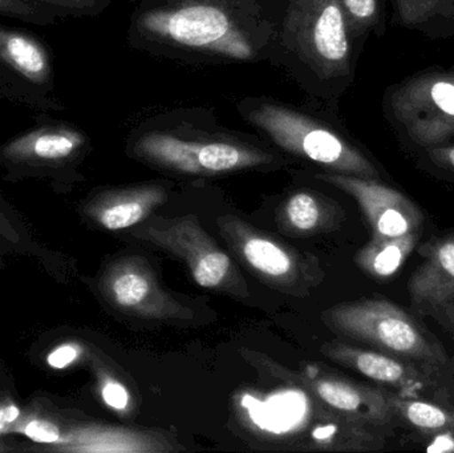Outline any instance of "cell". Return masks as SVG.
Wrapping results in <instances>:
<instances>
[{"instance_id":"obj_1","label":"cell","mask_w":454,"mask_h":453,"mask_svg":"<svg viewBox=\"0 0 454 453\" xmlns=\"http://www.w3.org/2000/svg\"><path fill=\"white\" fill-rule=\"evenodd\" d=\"M280 0H138L127 42L185 66L269 63Z\"/></svg>"},{"instance_id":"obj_2","label":"cell","mask_w":454,"mask_h":453,"mask_svg":"<svg viewBox=\"0 0 454 453\" xmlns=\"http://www.w3.org/2000/svg\"><path fill=\"white\" fill-rule=\"evenodd\" d=\"M128 156L173 175L217 177L282 168L286 156L259 135L223 127L215 111L183 106L141 120L127 137Z\"/></svg>"},{"instance_id":"obj_3","label":"cell","mask_w":454,"mask_h":453,"mask_svg":"<svg viewBox=\"0 0 454 453\" xmlns=\"http://www.w3.org/2000/svg\"><path fill=\"white\" fill-rule=\"evenodd\" d=\"M362 52L347 28L340 0H280L269 63L285 69L307 100L339 111Z\"/></svg>"},{"instance_id":"obj_4","label":"cell","mask_w":454,"mask_h":453,"mask_svg":"<svg viewBox=\"0 0 454 453\" xmlns=\"http://www.w3.org/2000/svg\"><path fill=\"white\" fill-rule=\"evenodd\" d=\"M237 112L285 156L323 172L383 180L380 165L331 106L312 100L294 104L272 96H246L238 101Z\"/></svg>"},{"instance_id":"obj_5","label":"cell","mask_w":454,"mask_h":453,"mask_svg":"<svg viewBox=\"0 0 454 453\" xmlns=\"http://www.w3.org/2000/svg\"><path fill=\"white\" fill-rule=\"evenodd\" d=\"M381 109L403 145L413 152L452 143L454 66L421 69L387 88Z\"/></svg>"},{"instance_id":"obj_6","label":"cell","mask_w":454,"mask_h":453,"mask_svg":"<svg viewBox=\"0 0 454 453\" xmlns=\"http://www.w3.org/2000/svg\"><path fill=\"white\" fill-rule=\"evenodd\" d=\"M336 334L375 346L391 355L442 364L447 355L413 316L386 300L340 303L323 314Z\"/></svg>"},{"instance_id":"obj_7","label":"cell","mask_w":454,"mask_h":453,"mask_svg":"<svg viewBox=\"0 0 454 453\" xmlns=\"http://www.w3.org/2000/svg\"><path fill=\"white\" fill-rule=\"evenodd\" d=\"M92 148L84 129L67 120L40 113L34 125L0 145V167L7 178H50L64 184Z\"/></svg>"},{"instance_id":"obj_8","label":"cell","mask_w":454,"mask_h":453,"mask_svg":"<svg viewBox=\"0 0 454 453\" xmlns=\"http://www.w3.org/2000/svg\"><path fill=\"white\" fill-rule=\"evenodd\" d=\"M0 96L39 113L63 112L53 53L35 32L0 23Z\"/></svg>"},{"instance_id":"obj_9","label":"cell","mask_w":454,"mask_h":453,"mask_svg":"<svg viewBox=\"0 0 454 453\" xmlns=\"http://www.w3.org/2000/svg\"><path fill=\"white\" fill-rule=\"evenodd\" d=\"M130 234L184 261L200 286L235 297L248 294L247 285L231 258L204 230L194 215L145 223Z\"/></svg>"},{"instance_id":"obj_10","label":"cell","mask_w":454,"mask_h":453,"mask_svg":"<svg viewBox=\"0 0 454 453\" xmlns=\"http://www.w3.org/2000/svg\"><path fill=\"white\" fill-rule=\"evenodd\" d=\"M218 226L238 260L269 286L301 295L319 282L322 271L311 255L290 249L234 215L218 218Z\"/></svg>"},{"instance_id":"obj_11","label":"cell","mask_w":454,"mask_h":453,"mask_svg":"<svg viewBox=\"0 0 454 453\" xmlns=\"http://www.w3.org/2000/svg\"><path fill=\"white\" fill-rule=\"evenodd\" d=\"M101 292L109 303L128 316L144 319H188L193 316L160 287L154 271L145 260L127 257L106 269Z\"/></svg>"},{"instance_id":"obj_12","label":"cell","mask_w":454,"mask_h":453,"mask_svg":"<svg viewBox=\"0 0 454 453\" xmlns=\"http://www.w3.org/2000/svg\"><path fill=\"white\" fill-rule=\"evenodd\" d=\"M314 180L349 194L359 204L370 223L372 237H400L420 230L424 215L402 191L383 180L339 173L317 172Z\"/></svg>"},{"instance_id":"obj_13","label":"cell","mask_w":454,"mask_h":453,"mask_svg":"<svg viewBox=\"0 0 454 453\" xmlns=\"http://www.w3.org/2000/svg\"><path fill=\"white\" fill-rule=\"evenodd\" d=\"M304 383L328 409L354 422L370 427H381L391 425L396 419L387 391L331 375H320L314 367L307 370Z\"/></svg>"},{"instance_id":"obj_14","label":"cell","mask_w":454,"mask_h":453,"mask_svg":"<svg viewBox=\"0 0 454 453\" xmlns=\"http://www.w3.org/2000/svg\"><path fill=\"white\" fill-rule=\"evenodd\" d=\"M424 260L408 281L413 308L444 313L454 303V231L421 249Z\"/></svg>"},{"instance_id":"obj_15","label":"cell","mask_w":454,"mask_h":453,"mask_svg":"<svg viewBox=\"0 0 454 453\" xmlns=\"http://www.w3.org/2000/svg\"><path fill=\"white\" fill-rule=\"evenodd\" d=\"M168 197V188L162 184L111 189L90 199L85 213L106 230H125L144 223Z\"/></svg>"},{"instance_id":"obj_16","label":"cell","mask_w":454,"mask_h":453,"mask_svg":"<svg viewBox=\"0 0 454 453\" xmlns=\"http://www.w3.org/2000/svg\"><path fill=\"white\" fill-rule=\"evenodd\" d=\"M322 351L336 363L348 367L368 379L400 388L405 393H412L424 386L421 372L399 356L363 350L343 343H328L323 346Z\"/></svg>"},{"instance_id":"obj_17","label":"cell","mask_w":454,"mask_h":453,"mask_svg":"<svg viewBox=\"0 0 454 453\" xmlns=\"http://www.w3.org/2000/svg\"><path fill=\"white\" fill-rule=\"evenodd\" d=\"M167 441L128 428L79 426L64 433L56 451L88 453H153L172 451Z\"/></svg>"},{"instance_id":"obj_18","label":"cell","mask_w":454,"mask_h":453,"mask_svg":"<svg viewBox=\"0 0 454 453\" xmlns=\"http://www.w3.org/2000/svg\"><path fill=\"white\" fill-rule=\"evenodd\" d=\"M395 26L432 40L454 36V0H389Z\"/></svg>"},{"instance_id":"obj_19","label":"cell","mask_w":454,"mask_h":453,"mask_svg":"<svg viewBox=\"0 0 454 453\" xmlns=\"http://www.w3.org/2000/svg\"><path fill=\"white\" fill-rule=\"evenodd\" d=\"M419 239V231L400 237H372L371 241L357 252L355 262L367 276L379 281H386L392 278L404 266L405 261L415 250Z\"/></svg>"},{"instance_id":"obj_20","label":"cell","mask_w":454,"mask_h":453,"mask_svg":"<svg viewBox=\"0 0 454 453\" xmlns=\"http://www.w3.org/2000/svg\"><path fill=\"white\" fill-rule=\"evenodd\" d=\"M325 197L314 191H299L291 194L280 210V223L290 233L312 234L333 223V210Z\"/></svg>"},{"instance_id":"obj_21","label":"cell","mask_w":454,"mask_h":453,"mask_svg":"<svg viewBox=\"0 0 454 453\" xmlns=\"http://www.w3.org/2000/svg\"><path fill=\"white\" fill-rule=\"evenodd\" d=\"M392 411L397 419L426 436L448 433L454 436V411L431 402L407 399L388 393Z\"/></svg>"},{"instance_id":"obj_22","label":"cell","mask_w":454,"mask_h":453,"mask_svg":"<svg viewBox=\"0 0 454 453\" xmlns=\"http://www.w3.org/2000/svg\"><path fill=\"white\" fill-rule=\"evenodd\" d=\"M347 28L354 42L364 50L371 35L387 31V0H340Z\"/></svg>"},{"instance_id":"obj_23","label":"cell","mask_w":454,"mask_h":453,"mask_svg":"<svg viewBox=\"0 0 454 453\" xmlns=\"http://www.w3.org/2000/svg\"><path fill=\"white\" fill-rule=\"evenodd\" d=\"M0 16L43 27L53 26L60 20L55 11L36 0H0Z\"/></svg>"},{"instance_id":"obj_24","label":"cell","mask_w":454,"mask_h":453,"mask_svg":"<svg viewBox=\"0 0 454 453\" xmlns=\"http://www.w3.org/2000/svg\"><path fill=\"white\" fill-rule=\"evenodd\" d=\"M12 431L21 433L29 441L55 449L63 441L64 433L52 420L45 418L29 417L18 420Z\"/></svg>"},{"instance_id":"obj_25","label":"cell","mask_w":454,"mask_h":453,"mask_svg":"<svg viewBox=\"0 0 454 453\" xmlns=\"http://www.w3.org/2000/svg\"><path fill=\"white\" fill-rule=\"evenodd\" d=\"M40 4L55 11L60 19L93 18L111 5L112 0H36Z\"/></svg>"},{"instance_id":"obj_26","label":"cell","mask_w":454,"mask_h":453,"mask_svg":"<svg viewBox=\"0 0 454 453\" xmlns=\"http://www.w3.org/2000/svg\"><path fill=\"white\" fill-rule=\"evenodd\" d=\"M98 391L104 403L119 414L129 412L132 409V398L128 388L108 372L98 371Z\"/></svg>"},{"instance_id":"obj_27","label":"cell","mask_w":454,"mask_h":453,"mask_svg":"<svg viewBox=\"0 0 454 453\" xmlns=\"http://www.w3.org/2000/svg\"><path fill=\"white\" fill-rule=\"evenodd\" d=\"M419 161L429 169L454 177V143L426 149L419 153Z\"/></svg>"},{"instance_id":"obj_28","label":"cell","mask_w":454,"mask_h":453,"mask_svg":"<svg viewBox=\"0 0 454 453\" xmlns=\"http://www.w3.org/2000/svg\"><path fill=\"white\" fill-rule=\"evenodd\" d=\"M0 238L16 246H20L24 239V231L20 223L12 217L2 199H0Z\"/></svg>"},{"instance_id":"obj_29","label":"cell","mask_w":454,"mask_h":453,"mask_svg":"<svg viewBox=\"0 0 454 453\" xmlns=\"http://www.w3.org/2000/svg\"><path fill=\"white\" fill-rule=\"evenodd\" d=\"M82 355V348L74 343H66L51 351L47 362L52 369L64 370L71 366Z\"/></svg>"},{"instance_id":"obj_30","label":"cell","mask_w":454,"mask_h":453,"mask_svg":"<svg viewBox=\"0 0 454 453\" xmlns=\"http://www.w3.org/2000/svg\"><path fill=\"white\" fill-rule=\"evenodd\" d=\"M20 409L15 404H2L0 406V433H10L13 426L20 419Z\"/></svg>"}]
</instances>
